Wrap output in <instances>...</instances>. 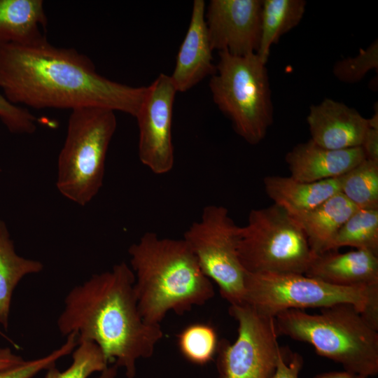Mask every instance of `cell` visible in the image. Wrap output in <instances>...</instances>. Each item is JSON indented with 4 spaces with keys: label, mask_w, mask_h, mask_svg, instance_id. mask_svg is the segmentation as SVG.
<instances>
[{
    "label": "cell",
    "mask_w": 378,
    "mask_h": 378,
    "mask_svg": "<svg viewBox=\"0 0 378 378\" xmlns=\"http://www.w3.org/2000/svg\"><path fill=\"white\" fill-rule=\"evenodd\" d=\"M218 55L216 73L209 81L213 100L242 139L258 144L273 122L266 64L256 53L236 56L220 52Z\"/></svg>",
    "instance_id": "cell-7"
},
{
    "label": "cell",
    "mask_w": 378,
    "mask_h": 378,
    "mask_svg": "<svg viewBox=\"0 0 378 378\" xmlns=\"http://www.w3.org/2000/svg\"><path fill=\"white\" fill-rule=\"evenodd\" d=\"M377 69L378 42L376 40L365 49H360L356 56L337 62L332 71L340 81L355 83L360 81L370 71Z\"/></svg>",
    "instance_id": "cell-26"
},
{
    "label": "cell",
    "mask_w": 378,
    "mask_h": 378,
    "mask_svg": "<svg viewBox=\"0 0 378 378\" xmlns=\"http://www.w3.org/2000/svg\"><path fill=\"white\" fill-rule=\"evenodd\" d=\"M0 335L3 336L4 338L8 340L12 344L14 345L15 347L18 348V345L13 341H12L8 336H6L1 330H0Z\"/></svg>",
    "instance_id": "cell-34"
},
{
    "label": "cell",
    "mask_w": 378,
    "mask_h": 378,
    "mask_svg": "<svg viewBox=\"0 0 378 378\" xmlns=\"http://www.w3.org/2000/svg\"><path fill=\"white\" fill-rule=\"evenodd\" d=\"M41 262L17 254L6 223L0 220V324L8 328L11 299L15 287L29 274L41 272Z\"/></svg>",
    "instance_id": "cell-20"
},
{
    "label": "cell",
    "mask_w": 378,
    "mask_h": 378,
    "mask_svg": "<svg viewBox=\"0 0 378 378\" xmlns=\"http://www.w3.org/2000/svg\"><path fill=\"white\" fill-rule=\"evenodd\" d=\"M261 10V0L210 1L205 22L212 50L236 56L256 53Z\"/></svg>",
    "instance_id": "cell-12"
},
{
    "label": "cell",
    "mask_w": 378,
    "mask_h": 378,
    "mask_svg": "<svg viewBox=\"0 0 378 378\" xmlns=\"http://www.w3.org/2000/svg\"><path fill=\"white\" fill-rule=\"evenodd\" d=\"M302 366L303 358L300 354L282 348L272 378H299Z\"/></svg>",
    "instance_id": "cell-29"
},
{
    "label": "cell",
    "mask_w": 378,
    "mask_h": 378,
    "mask_svg": "<svg viewBox=\"0 0 378 378\" xmlns=\"http://www.w3.org/2000/svg\"><path fill=\"white\" fill-rule=\"evenodd\" d=\"M72 363L64 371L55 365L47 370L45 378H88L92 374L101 372L100 378H114L115 374L106 364L99 347L93 342L78 340L72 351Z\"/></svg>",
    "instance_id": "cell-25"
},
{
    "label": "cell",
    "mask_w": 378,
    "mask_h": 378,
    "mask_svg": "<svg viewBox=\"0 0 378 378\" xmlns=\"http://www.w3.org/2000/svg\"><path fill=\"white\" fill-rule=\"evenodd\" d=\"M244 303L274 317L287 309L354 305L378 330V285L339 286L297 273H246Z\"/></svg>",
    "instance_id": "cell-5"
},
{
    "label": "cell",
    "mask_w": 378,
    "mask_h": 378,
    "mask_svg": "<svg viewBox=\"0 0 378 378\" xmlns=\"http://www.w3.org/2000/svg\"><path fill=\"white\" fill-rule=\"evenodd\" d=\"M116 127L112 110L81 107L71 111L57 160L56 186L64 197L85 206L99 192L107 150Z\"/></svg>",
    "instance_id": "cell-6"
},
{
    "label": "cell",
    "mask_w": 378,
    "mask_h": 378,
    "mask_svg": "<svg viewBox=\"0 0 378 378\" xmlns=\"http://www.w3.org/2000/svg\"><path fill=\"white\" fill-rule=\"evenodd\" d=\"M128 253L138 308L147 323L160 325L169 312L183 314L214 296L211 281L183 239L147 232Z\"/></svg>",
    "instance_id": "cell-3"
},
{
    "label": "cell",
    "mask_w": 378,
    "mask_h": 378,
    "mask_svg": "<svg viewBox=\"0 0 378 378\" xmlns=\"http://www.w3.org/2000/svg\"><path fill=\"white\" fill-rule=\"evenodd\" d=\"M0 120L14 134H32L36 129V118L27 109L15 105L0 94Z\"/></svg>",
    "instance_id": "cell-28"
},
{
    "label": "cell",
    "mask_w": 378,
    "mask_h": 378,
    "mask_svg": "<svg viewBox=\"0 0 378 378\" xmlns=\"http://www.w3.org/2000/svg\"><path fill=\"white\" fill-rule=\"evenodd\" d=\"M365 159L360 146L342 150L321 147L311 139L286 155L290 176L302 182L340 177Z\"/></svg>",
    "instance_id": "cell-15"
},
{
    "label": "cell",
    "mask_w": 378,
    "mask_h": 378,
    "mask_svg": "<svg viewBox=\"0 0 378 378\" xmlns=\"http://www.w3.org/2000/svg\"><path fill=\"white\" fill-rule=\"evenodd\" d=\"M307 121L311 140L333 150L360 146L368 119L356 109L332 99H324L309 108Z\"/></svg>",
    "instance_id": "cell-13"
},
{
    "label": "cell",
    "mask_w": 378,
    "mask_h": 378,
    "mask_svg": "<svg viewBox=\"0 0 378 378\" xmlns=\"http://www.w3.org/2000/svg\"><path fill=\"white\" fill-rule=\"evenodd\" d=\"M229 313L238 323L237 337L218 342L217 378H272L282 349L274 318L246 303L230 305Z\"/></svg>",
    "instance_id": "cell-10"
},
{
    "label": "cell",
    "mask_w": 378,
    "mask_h": 378,
    "mask_svg": "<svg viewBox=\"0 0 378 378\" xmlns=\"http://www.w3.org/2000/svg\"><path fill=\"white\" fill-rule=\"evenodd\" d=\"M360 147L366 159L378 161V129L368 127Z\"/></svg>",
    "instance_id": "cell-30"
},
{
    "label": "cell",
    "mask_w": 378,
    "mask_h": 378,
    "mask_svg": "<svg viewBox=\"0 0 378 378\" xmlns=\"http://www.w3.org/2000/svg\"><path fill=\"white\" fill-rule=\"evenodd\" d=\"M0 89L11 103L36 109L100 107L135 117L146 87H133L97 73L85 55L47 38L0 44Z\"/></svg>",
    "instance_id": "cell-1"
},
{
    "label": "cell",
    "mask_w": 378,
    "mask_h": 378,
    "mask_svg": "<svg viewBox=\"0 0 378 378\" xmlns=\"http://www.w3.org/2000/svg\"><path fill=\"white\" fill-rule=\"evenodd\" d=\"M304 275L339 286L378 285V255L356 249L315 254Z\"/></svg>",
    "instance_id": "cell-16"
},
{
    "label": "cell",
    "mask_w": 378,
    "mask_h": 378,
    "mask_svg": "<svg viewBox=\"0 0 378 378\" xmlns=\"http://www.w3.org/2000/svg\"><path fill=\"white\" fill-rule=\"evenodd\" d=\"M368 125L369 127L378 129V110L377 107L376 111L374 110V113L373 115L368 119Z\"/></svg>",
    "instance_id": "cell-33"
},
{
    "label": "cell",
    "mask_w": 378,
    "mask_h": 378,
    "mask_svg": "<svg viewBox=\"0 0 378 378\" xmlns=\"http://www.w3.org/2000/svg\"><path fill=\"white\" fill-rule=\"evenodd\" d=\"M344 246L378 255V209H357L335 234L328 251Z\"/></svg>",
    "instance_id": "cell-22"
},
{
    "label": "cell",
    "mask_w": 378,
    "mask_h": 378,
    "mask_svg": "<svg viewBox=\"0 0 378 378\" xmlns=\"http://www.w3.org/2000/svg\"><path fill=\"white\" fill-rule=\"evenodd\" d=\"M218 342L216 329L205 323L190 324L177 335V345L183 357L197 365H206L216 356Z\"/></svg>",
    "instance_id": "cell-24"
},
{
    "label": "cell",
    "mask_w": 378,
    "mask_h": 378,
    "mask_svg": "<svg viewBox=\"0 0 378 378\" xmlns=\"http://www.w3.org/2000/svg\"><path fill=\"white\" fill-rule=\"evenodd\" d=\"M205 9L204 1H193L189 26L178 51L174 71L169 76L177 92L188 91L216 73Z\"/></svg>",
    "instance_id": "cell-14"
},
{
    "label": "cell",
    "mask_w": 378,
    "mask_h": 378,
    "mask_svg": "<svg viewBox=\"0 0 378 378\" xmlns=\"http://www.w3.org/2000/svg\"><path fill=\"white\" fill-rule=\"evenodd\" d=\"M310 314L287 309L274 318L277 333L312 344L316 353L344 370L367 378L378 374V330L352 304H337Z\"/></svg>",
    "instance_id": "cell-4"
},
{
    "label": "cell",
    "mask_w": 378,
    "mask_h": 378,
    "mask_svg": "<svg viewBox=\"0 0 378 378\" xmlns=\"http://www.w3.org/2000/svg\"><path fill=\"white\" fill-rule=\"evenodd\" d=\"M23 360L21 356L13 354L10 348H0V371Z\"/></svg>",
    "instance_id": "cell-31"
},
{
    "label": "cell",
    "mask_w": 378,
    "mask_h": 378,
    "mask_svg": "<svg viewBox=\"0 0 378 378\" xmlns=\"http://www.w3.org/2000/svg\"><path fill=\"white\" fill-rule=\"evenodd\" d=\"M340 179V192L358 209H378V161L365 158Z\"/></svg>",
    "instance_id": "cell-23"
},
{
    "label": "cell",
    "mask_w": 378,
    "mask_h": 378,
    "mask_svg": "<svg viewBox=\"0 0 378 378\" xmlns=\"http://www.w3.org/2000/svg\"><path fill=\"white\" fill-rule=\"evenodd\" d=\"M134 281L125 262L92 275L68 293L57 322L62 335L76 333L78 340L95 343L108 366L122 367L127 378L134 377L136 361L150 358L163 337L160 325L141 316Z\"/></svg>",
    "instance_id": "cell-2"
},
{
    "label": "cell",
    "mask_w": 378,
    "mask_h": 378,
    "mask_svg": "<svg viewBox=\"0 0 378 378\" xmlns=\"http://www.w3.org/2000/svg\"><path fill=\"white\" fill-rule=\"evenodd\" d=\"M239 228L225 207L211 204L183 238L204 274L218 286L230 305L243 304L245 294L246 272L237 253Z\"/></svg>",
    "instance_id": "cell-9"
},
{
    "label": "cell",
    "mask_w": 378,
    "mask_h": 378,
    "mask_svg": "<svg viewBox=\"0 0 378 378\" xmlns=\"http://www.w3.org/2000/svg\"><path fill=\"white\" fill-rule=\"evenodd\" d=\"M42 0H0V44L27 45L46 38Z\"/></svg>",
    "instance_id": "cell-18"
},
{
    "label": "cell",
    "mask_w": 378,
    "mask_h": 378,
    "mask_svg": "<svg viewBox=\"0 0 378 378\" xmlns=\"http://www.w3.org/2000/svg\"><path fill=\"white\" fill-rule=\"evenodd\" d=\"M237 253L250 274H304L315 256L298 223L274 204L250 211L239 228Z\"/></svg>",
    "instance_id": "cell-8"
},
{
    "label": "cell",
    "mask_w": 378,
    "mask_h": 378,
    "mask_svg": "<svg viewBox=\"0 0 378 378\" xmlns=\"http://www.w3.org/2000/svg\"><path fill=\"white\" fill-rule=\"evenodd\" d=\"M306 4L304 0L262 1L260 39L256 54L264 63L267 62L271 47L300 23Z\"/></svg>",
    "instance_id": "cell-21"
},
{
    "label": "cell",
    "mask_w": 378,
    "mask_h": 378,
    "mask_svg": "<svg viewBox=\"0 0 378 378\" xmlns=\"http://www.w3.org/2000/svg\"><path fill=\"white\" fill-rule=\"evenodd\" d=\"M176 93L170 76L160 74L146 87L134 117L139 128V160L158 175L169 172L174 164L172 126Z\"/></svg>",
    "instance_id": "cell-11"
},
{
    "label": "cell",
    "mask_w": 378,
    "mask_h": 378,
    "mask_svg": "<svg viewBox=\"0 0 378 378\" xmlns=\"http://www.w3.org/2000/svg\"><path fill=\"white\" fill-rule=\"evenodd\" d=\"M78 344V335L71 333L58 349L42 358L21 363L0 371V378H32L43 370L55 365L57 360L71 354Z\"/></svg>",
    "instance_id": "cell-27"
},
{
    "label": "cell",
    "mask_w": 378,
    "mask_h": 378,
    "mask_svg": "<svg viewBox=\"0 0 378 378\" xmlns=\"http://www.w3.org/2000/svg\"><path fill=\"white\" fill-rule=\"evenodd\" d=\"M358 208L342 192L304 214L293 216L303 230L315 254L327 251L335 234Z\"/></svg>",
    "instance_id": "cell-19"
},
{
    "label": "cell",
    "mask_w": 378,
    "mask_h": 378,
    "mask_svg": "<svg viewBox=\"0 0 378 378\" xmlns=\"http://www.w3.org/2000/svg\"><path fill=\"white\" fill-rule=\"evenodd\" d=\"M263 183L267 195L274 204L291 216L312 210L340 192V177L302 182L290 176H268L264 178Z\"/></svg>",
    "instance_id": "cell-17"
},
{
    "label": "cell",
    "mask_w": 378,
    "mask_h": 378,
    "mask_svg": "<svg viewBox=\"0 0 378 378\" xmlns=\"http://www.w3.org/2000/svg\"><path fill=\"white\" fill-rule=\"evenodd\" d=\"M314 378H367V377L362 374L344 370L342 371H332V372L319 373V374H317L316 376H314Z\"/></svg>",
    "instance_id": "cell-32"
}]
</instances>
